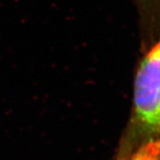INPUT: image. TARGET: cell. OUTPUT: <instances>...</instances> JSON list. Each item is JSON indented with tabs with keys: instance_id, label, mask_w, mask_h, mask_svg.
<instances>
[{
	"instance_id": "cell-1",
	"label": "cell",
	"mask_w": 160,
	"mask_h": 160,
	"mask_svg": "<svg viewBox=\"0 0 160 160\" xmlns=\"http://www.w3.org/2000/svg\"><path fill=\"white\" fill-rule=\"evenodd\" d=\"M133 123L144 139L160 135V35L142 59L134 80Z\"/></svg>"
},
{
	"instance_id": "cell-2",
	"label": "cell",
	"mask_w": 160,
	"mask_h": 160,
	"mask_svg": "<svg viewBox=\"0 0 160 160\" xmlns=\"http://www.w3.org/2000/svg\"><path fill=\"white\" fill-rule=\"evenodd\" d=\"M119 160H160V135L143 140Z\"/></svg>"
}]
</instances>
